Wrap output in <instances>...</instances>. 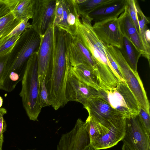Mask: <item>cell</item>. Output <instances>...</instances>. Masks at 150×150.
I'll list each match as a JSON object with an SVG mask.
<instances>
[{
  "instance_id": "1",
  "label": "cell",
  "mask_w": 150,
  "mask_h": 150,
  "mask_svg": "<svg viewBox=\"0 0 150 150\" xmlns=\"http://www.w3.org/2000/svg\"><path fill=\"white\" fill-rule=\"evenodd\" d=\"M40 41V35L32 27L21 34L9 54L1 90L11 92L21 81L27 61L38 51Z\"/></svg>"
},
{
  "instance_id": "2",
  "label": "cell",
  "mask_w": 150,
  "mask_h": 150,
  "mask_svg": "<svg viewBox=\"0 0 150 150\" xmlns=\"http://www.w3.org/2000/svg\"><path fill=\"white\" fill-rule=\"evenodd\" d=\"M70 65L66 52L65 35L59 33L57 35L53 58L45 81L49 102L55 110L68 103L65 91Z\"/></svg>"
},
{
  "instance_id": "3",
  "label": "cell",
  "mask_w": 150,
  "mask_h": 150,
  "mask_svg": "<svg viewBox=\"0 0 150 150\" xmlns=\"http://www.w3.org/2000/svg\"><path fill=\"white\" fill-rule=\"evenodd\" d=\"M76 36L90 51L97 63V72L101 82L108 84L115 81L117 75L111 66L104 44L95 33L91 22L79 17L77 20Z\"/></svg>"
},
{
  "instance_id": "4",
  "label": "cell",
  "mask_w": 150,
  "mask_h": 150,
  "mask_svg": "<svg viewBox=\"0 0 150 150\" xmlns=\"http://www.w3.org/2000/svg\"><path fill=\"white\" fill-rule=\"evenodd\" d=\"M37 52L28 59L21 80L19 93L23 107L30 120L38 121L41 109L39 102L40 84L38 70Z\"/></svg>"
},
{
  "instance_id": "5",
  "label": "cell",
  "mask_w": 150,
  "mask_h": 150,
  "mask_svg": "<svg viewBox=\"0 0 150 150\" xmlns=\"http://www.w3.org/2000/svg\"><path fill=\"white\" fill-rule=\"evenodd\" d=\"M98 91L99 96L126 118L138 115L139 105L125 82H120L115 87Z\"/></svg>"
},
{
  "instance_id": "6",
  "label": "cell",
  "mask_w": 150,
  "mask_h": 150,
  "mask_svg": "<svg viewBox=\"0 0 150 150\" xmlns=\"http://www.w3.org/2000/svg\"><path fill=\"white\" fill-rule=\"evenodd\" d=\"M104 46L117 64L123 79L134 96L140 108L150 113L149 101L137 71H134L130 67L118 48L111 45Z\"/></svg>"
},
{
  "instance_id": "7",
  "label": "cell",
  "mask_w": 150,
  "mask_h": 150,
  "mask_svg": "<svg viewBox=\"0 0 150 150\" xmlns=\"http://www.w3.org/2000/svg\"><path fill=\"white\" fill-rule=\"evenodd\" d=\"M58 28L53 23L40 36V41L37 52L38 70L40 85L45 81L51 67L56 41Z\"/></svg>"
},
{
  "instance_id": "8",
  "label": "cell",
  "mask_w": 150,
  "mask_h": 150,
  "mask_svg": "<svg viewBox=\"0 0 150 150\" xmlns=\"http://www.w3.org/2000/svg\"><path fill=\"white\" fill-rule=\"evenodd\" d=\"M83 105L88 116L107 128L118 119L125 117L99 96L89 99Z\"/></svg>"
},
{
  "instance_id": "9",
  "label": "cell",
  "mask_w": 150,
  "mask_h": 150,
  "mask_svg": "<svg viewBox=\"0 0 150 150\" xmlns=\"http://www.w3.org/2000/svg\"><path fill=\"white\" fill-rule=\"evenodd\" d=\"M126 123L123 144L129 150H150V134L142 127L137 115L127 118Z\"/></svg>"
},
{
  "instance_id": "10",
  "label": "cell",
  "mask_w": 150,
  "mask_h": 150,
  "mask_svg": "<svg viewBox=\"0 0 150 150\" xmlns=\"http://www.w3.org/2000/svg\"><path fill=\"white\" fill-rule=\"evenodd\" d=\"M65 43L66 54L71 66L85 64L91 67L97 72V63L95 59L77 36L71 37L66 33Z\"/></svg>"
},
{
  "instance_id": "11",
  "label": "cell",
  "mask_w": 150,
  "mask_h": 150,
  "mask_svg": "<svg viewBox=\"0 0 150 150\" xmlns=\"http://www.w3.org/2000/svg\"><path fill=\"white\" fill-rule=\"evenodd\" d=\"M65 95L68 102L75 101L82 105L89 99L99 96L98 91L84 83L74 75L70 65L68 70Z\"/></svg>"
},
{
  "instance_id": "12",
  "label": "cell",
  "mask_w": 150,
  "mask_h": 150,
  "mask_svg": "<svg viewBox=\"0 0 150 150\" xmlns=\"http://www.w3.org/2000/svg\"><path fill=\"white\" fill-rule=\"evenodd\" d=\"M92 27L97 36L104 45L120 48L124 36L118 18L95 22Z\"/></svg>"
},
{
  "instance_id": "13",
  "label": "cell",
  "mask_w": 150,
  "mask_h": 150,
  "mask_svg": "<svg viewBox=\"0 0 150 150\" xmlns=\"http://www.w3.org/2000/svg\"><path fill=\"white\" fill-rule=\"evenodd\" d=\"M56 0H35L32 28L40 35L53 23Z\"/></svg>"
},
{
  "instance_id": "14",
  "label": "cell",
  "mask_w": 150,
  "mask_h": 150,
  "mask_svg": "<svg viewBox=\"0 0 150 150\" xmlns=\"http://www.w3.org/2000/svg\"><path fill=\"white\" fill-rule=\"evenodd\" d=\"M127 118H121L113 123L107 131L91 144L96 150L110 148L116 145L124 137Z\"/></svg>"
},
{
  "instance_id": "15",
  "label": "cell",
  "mask_w": 150,
  "mask_h": 150,
  "mask_svg": "<svg viewBox=\"0 0 150 150\" xmlns=\"http://www.w3.org/2000/svg\"><path fill=\"white\" fill-rule=\"evenodd\" d=\"M90 143V138L87 132L75 125L70 131L62 135L57 150H82Z\"/></svg>"
},
{
  "instance_id": "16",
  "label": "cell",
  "mask_w": 150,
  "mask_h": 150,
  "mask_svg": "<svg viewBox=\"0 0 150 150\" xmlns=\"http://www.w3.org/2000/svg\"><path fill=\"white\" fill-rule=\"evenodd\" d=\"M118 18L123 36L128 39L142 55L148 60L150 65V56L145 51L139 34L130 17L126 6L124 12Z\"/></svg>"
},
{
  "instance_id": "17",
  "label": "cell",
  "mask_w": 150,
  "mask_h": 150,
  "mask_svg": "<svg viewBox=\"0 0 150 150\" xmlns=\"http://www.w3.org/2000/svg\"><path fill=\"white\" fill-rule=\"evenodd\" d=\"M127 4V0H110L90 13L89 17L95 22L117 18L125 11Z\"/></svg>"
},
{
  "instance_id": "18",
  "label": "cell",
  "mask_w": 150,
  "mask_h": 150,
  "mask_svg": "<svg viewBox=\"0 0 150 150\" xmlns=\"http://www.w3.org/2000/svg\"><path fill=\"white\" fill-rule=\"evenodd\" d=\"M63 11L62 21L56 27L71 37L76 36V23L80 17L75 0H62Z\"/></svg>"
},
{
  "instance_id": "19",
  "label": "cell",
  "mask_w": 150,
  "mask_h": 150,
  "mask_svg": "<svg viewBox=\"0 0 150 150\" xmlns=\"http://www.w3.org/2000/svg\"><path fill=\"white\" fill-rule=\"evenodd\" d=\"M70 68L74 75L81 81L98 91L103 89L98 75L92 68L81 64Z\"/></svg>"
},
{
  "instance_id": "20",
  "label": "cell",
  "mask_w": 150,
  "mask_h": 150,
  "mask_svg": "<svg viewBox=\"0 0 150 150\" xmlns=\"http://www.w3.org/2000/svg\"><path fill=\"white\" fill-rule=\"evenodd\" d=\"M11 12L18 19H32L35 0H4Z\"/></svg>"
},
{
  "instance_id": "21",
  "label": "cell",
  "mask_w": 150,
  "mask_h": 150,
  "mask_svg": "<svg viewBox=\"0 0 150 150\" xmlns=\"http://www.w3.org/2000/svg\"><path fill=\"white\" fill-rule=\"evenodd\" d=\"M127 63L135 71H137L139 59L142 54L132 43L124 36L121 47L119 49Z\"/></svg>"
},
{
  "instance_id": "22",
  "label": "cell",
  "mask_w": 150,
  "mask_h": 150,
  "mask_svg": "<svg viewBox=\"0 0 150 150\" xmlns=\"http://www.w3.org/2000/svg\"><path fill=\"white\" fill-rule=\"evenodd\" d=\"M110 0H75L79 17L90 22L89 15Z\"/></svg>"
},
{
  "instance_id": "23",
  "label": "cell",
  "mask_w": 150,
  "mask_h": 150,
  "mask_svg": "<svg viewBox=\"0 0 150 150\" xmlns=\"http://www.w3.org/2000/svg\"><path fill=\"white\" fill-rule=\"evenodd\" d=\"M21 20L17 19L11 12L1 18L0 39L10 34Z\"/></svg>"
},
{
  "instance_id": "24",
  "label": "cell",
  "mask_w": 150,
  "mask_h": 150,
  "mask_svg": "<svg viewBox=\"0 0 150 150\" xmlns=\"http://www.w3.org/2000/svg\"><path fill=\"white\" fill-rule=\"evenodd\" d=\"M85 121L91 144L104 134L108 130L109 127H104L91 117L88 116Z\"/></svg>"
},
{
  "instance_id": "25",
  "label": "cell",
  "mask_w": 150,
  "mask_h": 150,
  "mask_svg": "<svg viewBox=\"0 0 150 150\" xmlns=\"http://www.w3.org/2000/svg\"><path fill=\"white\" fill-rule=\"evenodd\" d=\"M136 5L139 27V34L145 51L147 54L150 56V44L146 42L145 36L146 25L149 23L150 21L149 19L144 15L141 10L137 1H136Z\"/></svg>"
},
{
  "instance_id": "26",
  "label": "cell",
  "mask_w": 150,
  "mask_h": 150,
  "mask_svg": "<svg viewBox=\"0 0 150 150\" xmlns=\"http://www.w3.org/2000/svg\"><path fill=\"white\" fill-rule=\"evenodd\" d=\"M20 36H14L0 42V56L10 54Z\"/></svg>"
},
{
  "instance_id": "27",
  "label": "cell",
  "mask_w": 150,
  "mask_h": 150,
  "mask_svg": "<svg viewBox=\"0 0 150 150\" xmlns=\"http://www.w3.org/2000/svg\"><path fill=\"white\" fill-rule=\"evenodd\" d=\"M135 0H127L126 8L130 17L139 33V29L137 18Z\"/></svg>"
},
{
  "instance_id": "28",
  "label": "cell",
  "mask_w": 150,
  "mask_h": 150,
  "mask_svg": "<svg viewBox=\"0 0 150 150\" xmlns=\"http://www.w3.org/2000/svg\"><path fill=\"white\" fill-rule=\"evenodd\" d=\"M45 81L40 85L39 93V102L41 109L51 105L48 99L47 91L45 86Z\"/></svg>"
},
{
  "instance_id": "29",
  "label": "cell",
  "mask_w": 150,
  "mask_h": 150,
  "mask_svg": "<svg viewBox=\"0 0 150 150\" xmlns=\"http://www.w3.org/2000/svg\"><path fill=\"white\" fill-rule=\"evenodd\" d=\"M137 116L143 128L149 134L150 133V115L143 109L140 108Z\"/></svg>"
},
{
  "instance_id": "30",
  "label": "cell",
  "mask_w": 150,
  "mask_h": 150,
  "mask_svg": "<svg viewBox=\"0 0 150 150\" xmlns=\"http://www.w3.org/2000/svg\"><path fill=\"white\" fill-rule=\"evenodd\" d=\"M63 7L62 0H56L55 10V16L53 23L54 26L62 21L63 14Z\"/></svg>"
},
{
  "instance_id": "31",
  "label": "cell",
  "mask_w": 150,
  "mask_h": 150,
  "mask_svg": "<svg viewBox=\"0 0 150 150\" xmlns=\"http://www.w3.org/2000/svg\"><path fill=\"white\" fill-rule=\"evenodd\" d=\"M8 54L0 56V89L1 87Z\"/></svg>"
},
{
  "instance_id": "32",
  "label": "cell",
  "mask_w": 150,
  "mask_h": 150,
  "mask_svg": "<svg viewBox=\"0 0 150 150\" xmlns=\"http://www.w3.org/2000/svg\"><path fill=\"white\" fill-rule=\"evenodd\" d=\"M11 12L4 0H0V18Z\"/></svg>"
},
{
  "instance_id": "33",
  "label": "cell",
  "mask_w": 150,
  "mask_h": 150,
  "mask_svg": "<svg viewBox=\"0 0 150 150\" xmlns=\"http://www.w3.org/2000/svg\"><path fill=\"white\" fill-rule=\"evenodd\" d=\"M2 115L0 117V138L3 137V133L6 130L7 125Z\"/></svg>"
},
{
  "instance_id": "34",
  "label": "cell",
  "mask_w": 150,
  "mask_h": 150,
  "mask_svg": "<svg viewBox=\"0 0 150 150\" xmlns=\"http://www.w3.org/2000/svg\"><path fill=\"white\" fill-rule=\"evenodd\" d=\"M150 32L149 29H146L145 33V38L146 42L150 44Z\"/></svg>"
},
{
  "instance_id": "35",
  "label": "cell",
  "mask_w": 150,
  "mask_h": 150,
  "mask_svg": "<svg viewBox=\"0 0 150 150\" xmlns=\"http://www.w3.org/2000/svg\"><path fill=\"white\" fill-rule=\"evenodd\" d=\"M82 150H96L90 143L85 146Z\"/></svg>"
},
{
  "instance_id": "36",
  "label": "cell",
  "mask_w": 150,
  "mask_h": 150,
  "mask_svg": "<svg viewBox=\"0 0 150 150\" xmlns=\"http://www.w3.org/2000/svg\"><path fill=\"white\" fill-rule=\"evenodd\" d=\"M7 111L6 109L3 108H0V117L3 115H5L7 113Z\"/></svg>"
},
{
  "instance_id": "37",
  "label": "cell",
  "mask_w": 150,
  "mask_h": 150,
  "mask_svg": "<svg viewBox=\"0 0 150 150\" xmlns=\"http://www.w3.org/2000/svg\"><path fill=\"white\" fill-rule=\"evenodd\" d=\"M122 150H129L125 144H123L122 148Z\"/></svg>"
},
{
  "instance_id": "38",
  "label": "cell",
  "mask_w": 150,
  "mask_h": 150,
  "mask_svg": "<svg viewBox=\"0 0 150 150\" xmlns=\"http://www.w3.org/2000/svg\"><path fill=\"white\" fill-rule=\"evenodd\" d=\"M3 103V100L2 98L0 96V108H1Z\"/></svg>"
},
{
  "instance_id": "39",
  "label": "cell",
  "mask_w": 150,
  "mask_h": 150,
  "mask_svg": "<svg viewBox=\"0 0 150 150\" xmlns=\"http://www.w3.org/2000/svg\"><path fill=\"white\" fill-rule=\"evenodd\" d=\"M27 150H37L36 149H28Z\"/></svg>"
}]
</instances>
